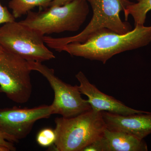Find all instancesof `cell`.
<instances>
[{"label":"cell","mask_w":151,"mask_h":151,"mask_svg":"<svg viewBox=\"0 0 151 151\" xmlns=\"http://www.w3.org/2000/svg\"><path fill=\"white\" fill-rule=\"evenodd\" d=\"M44 36L19 22H10L0 27V45L4 50L28 61H43L55 58L46 46Z\"/></svg>","instance_id":"cell-5"},{"label":"cell","mask_w":151,"mask_h":151,"mask_svg":"<svg viewBox=\"0 0 151 151\" xmlns=\"http://www.w3.org/2000/svg\"><path fill=\"white\" fill-rule=\"evenodd\" d=\"M90 4L93 11V16L88 24L81 32L76 35L63 37L44 36L47 46L55 51L63 46L72 42H84L92 34L103 29L106 28L124 34L132 30L131 25L127 21L123 22L120 13L124 10L119 0H86Z\"/></svg>","instance_id":"cell-4"},{"label":"cell","mask_w":151,"mask_h":151,"mask_svg":"<svg viewBox=\"0 0 151 151\" xmlns=\"http://www.w3.org/2000/svg\"><path fill=\"white\" fill-rule=\"evenodd\" d=\"M89 12L86 0H73L63 5L48 7L37 12L29 11L20 22L43 36L74 32L84 24Z\"/></svg>","instance_id":"cell-3"},{"label":"cell","mask_w":151,"mask_h":151,"mask_svg":"<svg viewBox=\"0 0 151 151\" xmlns=\"http://www.w3.org/2000/svg\"><path fill=\"white\" fill-rule=\"evenodd\" d=\"M1 89H0V93H1Z\"/></svg>","instance_id":"cell-21"},{"label":"cell","mask_w":151,"mask_h":151,"mask_svg":"<svg viewBox=\"0 0 151 151\" xmlns=\"http://www.w3.org/2000/svg\"><path fill=\"white\" fill-rule=\"evenodd\" d=\"M56 139L55 130L51 128H45L41 130L36 136L37 142L43 147L53 145Z\"/></svg>","instance_id":"cell-14"},{"label":"cell","mask_w":151,"mask_h":151,"mask_svg":"<svg viewBox=\"0 0 151 151\" xmlns=\"http://www.w3.org/2000/svg\"><path fill=\"white\" fill-rule=\"evenodd\" d=\"M28 61L13 53L4 51L0 54V89L12 101L24 104L32 93Z\"/></svg>","instance_id":"cell-6"},{"label":"cell","mask_w":151,"mask_h":151,"mask_svg":"<svg viewBox=\"0 0 151 151\" xmlns=\"http://www.w3.org/2000/svg\"><path fill=\"white\" fill-rule=\"evenodd\" d=\"M54 0H11L9 7L12 10L15 18L17 19L27 14L28 12L36 7L44 9L49 7Z\"/></svg>","instance_id":"cell-12"},{"label":"cell","mask_w":151,"mask_h":151,"mask_svg":"<svg viewBox=\"0 0 151 151\" xmlns=\"http://www.w3.org/2000/svg\"><path fill=\"white\" fill-rule=\"evenodd\" d=\"M15 19L7 8L2 5L0 2V24L14 21Z\"/></svg>","instance_id":"cell-15"},{"label":"cell","mask_w":151,"mask_h":151,"mask_svg":"<svg viewBox=\"0 0 151 151\" xmlns=\"http://www.w3.org/2000/svg\"><path fill=\"white\" fill-rule=\"evenodd\" d=\"M4 51V50L3 49V48L0 45V54L2 52H3V51Z\"/></svg>","instance_id":"cell-20"},{"label":"cell","mask_w":151,"mask_h":151,"mask_svg":"<svg viewBox=\"0 0 151 151\" xmlns=\"http://www.w3.org/2000/svg\"><path fill=\"white\" fill-rule=\"evenodd\" d=\"M102 151H147V145L141 139L125 132L105 129L98 139Z\"/></svg>","instance_id":"cell-11"},{"label":"cell","mask_w":151,"mask_h":151,"mask_svg":"<svg viewBox=\"0 0 151 151\" xmlns=\"http://www.w3.org/2000/svg\"><path fill=\"white\" fill-rule=\"evenodd\" d=\"M137 2L133 3L124 10L126 20L129 16L133 17L135 26L144 25L147 13L151 10V0H137Z\"/></svg>","instance_id":"cell-13"},{"label":"cell","mask_w":151,"mask_h":151,"mask_svg":"<svg viewBox=\"0 0 151 151\" xmlns=\"http://www.w3.org/2000/svg\"><path fill=\"white\" fill-rule=\"evenodd\" d=\"M14 142H15L12 138L0 130V145L8 147L10 149L11 151H14L16 150L14 145Z\"/></svg>","instance_id":"cell-16"},{"label":"cell","mask_w":151,"mask_h":151,"mask_svg":"<svg viewBox=\"0 0 151 151\" xmlns=\"http://www.w3.org/2000/svg\"><path fill=\"white\" fill-rule=\"evenodd\" d=\"M106 128L125 132L144 139L151 134V113L123 115L102 111Z\"/></svg>","instance_id":"cell-10"},{"label":"cell","mask_w":151,"mask_h":151,"mask_svg":"<svg viewBox=\"0 0 151 151\" xmlns=\"http://www.w3.org/2000/svg\"><path fill=\"white\" fill-rule=\"evenodd\" d=\"M119 1L122 3L124 10L127 7V6L129 5L130 4L133 3V2H131V1H130L129 0H119Z\"/></svg>","instance_id":"cell-18"},{"label":"cell","mask_w":151,"mask_h":151,"mask_svg":"<svg viewBox=\"0 0 151 151\" xmlns=\"http://www.w3.org/2000/svg\"><path fill=\"white\" fill-rule=\"evenodd\" d=\"M72 1L73 0H54L52 2L50 5L49 7L63 5Z\"/></svg>","instance_id":"cell-17"},{"label":"cell","mask_w":151,"mask_h":151,"mask_svg":"<svg viewBox=\"0 0 151 151\" xmlns=\"http://www.w3.org/2000/svg\"><path fill=\"white\" fill-rule=\"evenodd\" d=\"M55 123L54 147L58 151H82L100 139L106 128L101 112L92 109L72 118H57Z\"/></svg>","instance_id":"cell-2"},{"label":"cell","mask_w":151,"mask_h":151,"mask_svg":"<svg viewBox=\"0 0 151 151\" xmlns=\"http://www.w3.org/2000/svg\"><path fill=\"white\" fill-rule=\"evenodd\" d=\"M28 62L31 70L37 71L44 76L53 89L54 98L51 105L53 114L70 118L92 110L87 100L81 97L78 86H72L63 82L55 75L54 69L42 63Z\"/></svg>","instance_id":"cell-7"},{"label":"cell","mask_w":151,"mask_h":151,"mask_svg":"<svg viewBox=\"0 0 151 151\" xmlns=\"http://www.w3.org/2000/svg\"><path fill=\"white\" fill-rule=\"evenodd\" d=\"M151 42V26L137 25L124 34L104 28L94 33L84 42L68 44L59 52L105 64L116 55L145 46Z\"/></svg>","instance_id":"cell-1"},{"label":"cell","mask_w":151,"mask_h":151,"mask_svg":"<svg viewBox=\"0 0 151 151\" xmlns=\"http://www.w3.org/2000/svg\"><path fill=\"white\" fill-rule=\"evenodd\" d=\"M0 151H11L10 149L8 147L0 145Z\"/></svg>","instance_id":"cell-19"},{"label":"cell","mask_w":151,"mask_h":151,"mask_svg":"<svg viewBox=\"0 0 151 151\" xmlns=\"http://www.w3.org/2000/svg\"><path fill=\"white\" fill-rule=\"evenodd\" d=\"M76 77L79 83L78 86L79 91L81 94L87 97V101L92 110L123 115L148 112L130 108L116 98L103 93L89 82L82 71L78 72Z\"/></svg>","instance_id":"cell-9"},{"label":"cell","mask_w":151,"mask_h":151,"mask_svg":"<svg viewBox=\"0 0 151 151\" xmlns=\"http://www.w3.org/2000/svg\"><path fill=\"white\" fill-rule=\"evenodd\" d=\"M52 114L51 105L32 108H0V130L18 142L29 134L37 121L47 119Z\"/></svg>","instance_id":"cell-8"}]
</instances>
